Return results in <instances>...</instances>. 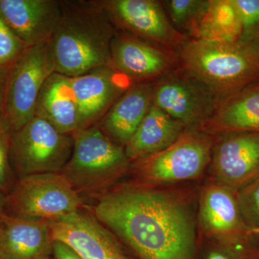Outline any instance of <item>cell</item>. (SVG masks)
Returning <instances> with one entry per match:
<instances>
[{
    "instance_id": "obj_20",
    "label": "cell",
    "mask_w": 259,
    "mask_h": 259,
    "mask_svg": "<svg viewBox=\"0 0 259 259\" xmlns=\"http://www.w3.org/2000/svg\"><path fill=\"white\" fill-rule=\"evenodd\" d=\"M186 125L152 105L147 115L124 148L130 161L163 151L180 139Z\"/></svg>"
},
{
    "instance_id": "obj_22",
    "label": "cell",
    "mask_w": 259,
    "mask_h": 259,
    "mask_svg": "<svg viewBox=\"0 0 259 259\" xmlns=\"http://www.w3.org/2000/svg\"><path fill=\"white\" fill-rule=\"evenodd\" d=\"M241 19L233 0H209V6L192 39L236 41L241 38Z\"/></svg>"
},
{
    "instance_id": "obj_21",
    "label": "cell",
    "mask_w": 259,
    "mask_h": 259,
    "mask_svg": "<svg viewBox=\"0 0 259 259\" xmlns=\"http://www.w3.org/2000/svg\"><path fill=\"white\" fill-rule=\"evenodd\" d=\"M200 218L206 230L213 234L242 240L248 228L241 217L236 194L225 186L206 190L201 202Z\"/></svg>"
},
{
    "instance_id": "obj_17",
    "label": "cell",
    "mask_w": 259,
    "mask_h": 259,
    "mask_svg": "<svg viewBox=\"0 0 259 259\" xmlns=\"http://www.w3.org/2000/svg\"><path fill=\"white\" fill-rule=\"evenodd\" d=\"M153 83H136L110 107L97 125L125 148L153 105Z\"/></svg>"
},
{
    "instance_id": "obj_29",
    "label": "cell",
    "mask_w": 259,
    "mask_h": 259,
    "mask_svg": "<svg viewBox=\"0 0 259 259\" xmlns=\"http://www.w3.org/2000/svg\"><path fill=\"white\" fill-rule=\"evenodd\" d=\"M9 70L10 68L0 67V123L7 124L5 118V93Z\"/></svg>"
},
{
    "instance_id": "obj_9",
    "label": "cell",
    "mask_w": 259,
    "mask_h": 259,
    "mask_svg": "<svg viewBox=\"0 0 259 259\" xmlns=\"http://www.w3.org/2000/svg\"><path fill=\"white\" fill-rule=\"evenodd\" d=\"M117 30L177 52L187 37L172 25L163 2L98 0Z\"/></svg>"
},
{
    "instance_id": "obj_13",
    "label": "cell",
    "mask_w": 259,
    "mask_h": 259,
    "mask_svg": "<svg viewBox=\"0 0 259 259\" xmlns=\"http://www.w3.org/2000/svg\"><path fill=\"white\" fill-rule=\"evenodd\" d=\"M71 85L83 130L97 125L134 83L111 66H103L71 77Z\"/></svg>"
},
{
    "instance_id": "obj_18",
    "label": "cell",
    "mask_w": 259,
    "mask_h": 259,
    "mask_svg": "<svg viewBox=\"0 0 259 259\" xmlns=\"http://www.w3.org/2000/svg\"><path fill=\"white\" fill-rule=\"evenodd\" d=\"M35 116L48 121L61 134L74 135L80 131L71 78L56 72L48 77L37 98Z\"/></svg>"
},
{
    "instance_id": "obj_7",
    "label": "cell",
    "mask_w": 259,
    "mask_h": 259,
    "mask_svg": "<svg viewBox=\"0 0 259 259\" xmlns=\"http://www.w3.org/2000/svg\"><path fill=\"white\" fill-rule=\"evenodd\" d=\"M54 72L48 42L26 48L10 68L5 93V118L12 133L35 115L42 85Z\"/></svg>"
},
{
    "instance_id": "obj_16",
    "label": "cell",
    "mask_w": 259,
    "mask_h": 259,
    "mask_svg": "<svg viewBox=\"0 0 259 259\" xmlns=\"http://www.w3.org/2000/svg\"><path fill=\"white\" fill-rule=\"evenodd\" d=\"M54 239L49 222L0 217V255L5 259H51Z\"/></svg>"
},
{
    "instance_id": "obj_31",
    "label": "cell",
    "mask_w": 259,
    "mask_h": 259,
    "mask_svg": "<svg viewBox=\"0 0 259 259\" xmlns=\"http://www.w3.org/2000/svg\"><path fill=\"white\" fill-rule=\"evenodd\" d=\"M6 207V196L0 192V217L5 213Z\"/></svg>"
},
{
    "instance_id": "obj_30",
    "label": "cell",
    "mask_w": 259,
    "mask_h": 259,
    "mask_svg": "<svg viewBox=\"0 0 259 259\" xmlns=\"http://www.w3.org/2000/svg\"><path fill=\"white\" fill-rule=\"evenodd\" d=\"M208 259H249V253L241 245L232 253L212 252L209 255Z\"/></svg>"
},
{
    "instance_id": "obj_5",
    "label": "cell",
    "mask_w": 259,
    "mask_h": 259,
    "mask_svg": "<svg viewBox=\"0 0 259 259\" xmlns=\"http://www.w3.org/2000/svg\"><path fill=\"white\" fill-rule=\"evenodd\" d=\"M74 142L73 135L61 134L48 121L34 116L10 136V160L15 176L61 173Z\"/></svg>"
},
{
    "instance_id": "obj_11",
    "label": "cell",
    "mask_w": 259,
    "mask_h": 259,
    "mask_svg": "<svg viewBox=\"0 0 259 259\" xmlns=\"http://www.w3.org/2000/svg\"><path fill=\"white\" fill-rule=\"evenodd\" d=\"M109 66L136 84L156 82L180 65L175 51L117 29L110 47Z\"/></svg>"
},
{
    "instance_id": "obj_2",
    "label": "cell",
    "mask_w": 259,
    "mask_h": 259,
    "mask_svg": "<svg viewBox=\"0 0 259 259\" xmlns=\"http://www.w3.org/2000/svg\"><path fill=\"white\" fill-rule=\"evenodd\" d=\"M117 28L95 1H62L59 23L48 42L54 71L75 77L109 66Z\"/></svg>"
},
{
    "instance_id": "obj_33",
    "label": "cell",
    "mask_w": 259,
    "mask_h": 259,
    "mask_svg": "<svg viewBox=\"0 0 259 259\" xmlns=\"http://www.w3.org/2000/svg\"><path fill=\"white\" fill-rule=\"evenodd\" d=\"M0 259H5V258H3V256H1V255H0Z\"/></svg>"
},
{
    "instance_id": "obj_1",
    "label": "cell",
    "mask_w": 259,
    "mask_h": 259,
    "mask_svg": "<svg viewBox=\"0 0 259 259\" xmlns=\"http://www.w3.org/2000/svg\"><path fill=\"white\" fill-rule=\"evenodd\" d=\"M90 209L141 259L193 257V221L185 206L168 194L139 186H118Z\"/></svg>"
},
{
    "instance_id": "obj_19",
    "label": "cell",
    "mask_w": 259,
    "mask_h": 259,
    "mask_svg": "<svg viewBox=\"0 0 259 259\" xmlns=\"http://www.w3.org/2000/svg\"><path fill=\"white\" fill-rule=\"evenodd\" d=\"M204 125L224 133H259V81L220 100Z\"/></svg>"
},
{
    "instance_id": "obj_6",
    "label": "cell",
    "mask_w": 259,
    "mask_h": 259,
    "mask_svg": "<svg viewBox=\"0 0 259 259\" xmlns=\"http://www.w3.org/2000/svg\"><path fill=\"white\" fill-rule=\"evenodd\" d=\"M86 207L84 200L61 173L20 177L6 196L5 213L49 221Z\"/></svg>"
},
{
    "instance_id": "obj_24",
    "label": "cell",
    "mask_w": 259,
    "mask_h": 259,
    "mask_svg": "<svg viewBox=\"0 0 259 259\" xmlns=\"http://www.w3.org/2000/svg\"><path fill=\"white\" fill-rule=\"evenodd\" d=\"M238 190L237 201L245 226L250 231L259 228V175Z\"/></svg>"
},
{
    "instance_id": "obj_12",
    "label": "cell",
    "mask_w": 259,
    "mask_h": 259,
    "mask_svg": "<svg viewBox=\"0 0 259 259\" xmlns=\"http://www.w3.org/2000/svg\"><path fill=\"white\" fill-rule=\"evenodd\" d=\"M48 222L54 241L64 242L83 259H132L87 206Z\"/></svg>"
},
{
    "instance_id": "obj_27",
    "label": "cell",
    "mask_w": 259,
    "mask_h": 259,
    "mask_svg": "<svg viewBox=\"0 0 259 259\" xmlns=\"http://www.w3.org/2000/svg\"><path fill=\"white\" fill-rule=\"evenodd\" d=\"M25 49L0 15V67H11Z\"/></svg>"
},
{
    "instance_id": "obj_23",
    "label": "cell",
    "mask_w": 259,
    "mask_h": 259,
    "mask_svg": "<svg viewBox=\"0 0 259 259\" xmlns=\"http://www.w3.org/2000/svg\"><path fill=\"white\" fill-rule=\"evenodd\" d=\"M162 2L172 25L187 39L192 38L207 12L209 0Z\"/></svg>"
},
{
    "instance_id": "obj_32",
    "label": "cell",
    "mask_w": 259,
    "mask_h": 259,
    "mask_svg": "<svg viewBox=\"0 0 259 259\" xmlns=\"http://www.w3.org/2000/svg\"><path fill=\"white\" fill-rule=\"evenodd\" d=\"M250 233H255V234L259 235V228H255V229L252 230V231H250Z\"/></svg>"
},
{
    "instance_id": "obj_10",
    "label": "cell",
    "mask_w": 259,
    "mask_h": 259,
    "mask_svg": "<svg viewBox=\"0 0 259 259\" xmlns=\"http://www.w3.org/2000/svg\"><path fill=\"white\" fill-rule=\"evenodd\" d=\"M210 154L208 139L197 133H184L163 151L135 161V171L148 182L188 180L202 173Z\"/></svg>"
},
{
    "instance_id": "obj_15",
    "label": "cell",
    "mask_w": 259,
    "mask_h": 259,
    "mask_svg": "<svg viewBox=\"0 0 259 259\" xmlns=\"http://www.w3.org/2000/svg\"><path fill=\"white\" fill-rule=\"evenodd\" d=\"M212 166L223 186L239 189L259 175V133L229 132L214 149Z\"/></svg>"
},
{
    "instance_id": "obj_28",
    "label": "cell",
    "mask_w": 259,
    "mask_h": 259,
    "mask_svg": "<svg viewBox=\"0 0 259 259\" xmlns=\"http://www.w3.org/2000/svg\"><path fill=\"white\" fill-rule=\"evenodd\" d=\"M53 255L55 259H83L69 245L59 241H54Z\"/></svg>"
},
{
    "instance_id": "obj_4",
    "label": "cell",
    "mask_w": 259,
    "mask_h": 259,
    "mask_svg": "<svg viewBox=\"0 0 259 259\" xmlns=\"http://www.w3.org/2000/svg\"><path fill=\"white\" fill-rule=\"evenodd\" d=\"M74 148L61 174L84 200H95L110 190L124 173L130 160L125 149L116 144L97 125L73 135Z\"/></svg>"
},
{
    "instance_id": "obj_25",
    "label": "cell",
    "mask_w": 259,
    "mask_h": 259,
    "mask_svg": "<svg viewBox=\"0 0 259 259\" xmlns=\"http://www.w3.org/2000/svg\"><path fill=\"white\" fill-rule=\"evenodd\" d=\"M12 132L6 123H0V192L8 195L14 187L15 177L10 160V141Z\"/></svg>"
},
{
    "instance_id": "obj_26",
    "label": "cell",
    "mask_w": 259,
    "mask_h": 259,
    "mask_svg": "<svg viewBox=\"0 0 259 259\" xmlns=\"http://www.w3.org/2000/svg\"><path fill=\"white\" fill-rule=\"evenodd\" d=\"M241 19V40L259 39V0H233Z\"/></svg>"
},
{
    "instance_id": "obj_14",
    "label": "cell",
    "mask_w": 259,
    "mask_h": 259,
    "mask_svg": "<svg viewBox=\"0 0 259 259\" xmlns=\"http://www.w3.org/2000/svg\"><path fill=\"white\" fill-rule=\"evenodd\" d=\"M61 10L56 0H0V15L25 48L49 42Z\"/></svg>"
},
{
    "instance_id": "obj_8",
    "label": "cell",
    "mask_w": 259,
    "mask_h": 259,
    "mask_svg": "<svg viewBox=\"0 0 259 259\" xmlns=\"http://www.w3.org/2000/svg\"><path fill=\"white\" fill-rule=\"evenodd\" d=\"M220 100L207 85L180 66L153 83V105L186 126L203 125Z\"/></svg>"
},
{
    "instance_id": "obj_3",
    "label": "cell",
    "mask_w": 259,
    "mask_h": 259,
    "mask_svg": "<svg viewBox=\"0 0 259 259\" xmlns=\"http://www.w3.org/2000/svg\"><path fill=\"white\" fill-rule=\"evenodd\" d=\"M177 53L181 67L207 85L221 100L259 81V39L189 38Z\"/></svg>"
}]
</instances>
